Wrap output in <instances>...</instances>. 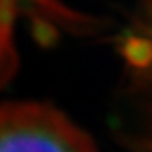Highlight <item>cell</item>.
<instances>
[{"mask_svg": "<svg viewBox=\"0 0 152 152\" xmlns=\"http://www.w3.org/2000/svg\"><path fill=\"white\" fill-rule=\"evenodd\" d=\"M0 152H97L66 115L37 102L0 105Z\"/></svg>", "mask_w": 152, "mask_h": 152, "instance_id": "6da1fadb", "label": "cell"}]
</instances>
